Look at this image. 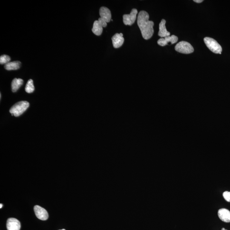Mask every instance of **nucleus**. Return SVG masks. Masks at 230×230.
I'll return each mask as SVG.
<instances>
[{
  "instance_id": "obj_1",
  "label": "nucleus",
  "mask_w": 230,
  "mask_h": 230,
  "mask_svg": "<svg viewBox=\"0 0 230 230\" xmlns=\"http://www.w3.org/2000/svg\"><path fill=\"white\" fill-rule=\"evenodd\" d=\"M149 15L145 11H141L137 18V24L140 29L143 38L145 39H149L154 33L153 27L154 22L149 21Z\"/></svg>"
},
{
  "instance_id": "obj_2",
  "label": "nucleus",
  "mask_w": 230,
  "mask_h": 230,
  "mask_svg": "<svg viewBox=\"0 0 230 230\" xmlns=\"http://www.w3.org/2000/svg\"><path fill=\"white\" fill-rule=\"evenodd\" d=\"M30 104L27 101H21L15 104L10 110V112L14 117H18L27 110Z\"/></svg>"
},
{
  "instance_id": "obj_3",
  "label": "nucleus",
  "mask_w": 230,
  "mask_h": 230,
  "mask_svg": "<svg viewBox=\"0 0 230 230\" xmlns=\"http://www.w3.org/2000/svg\"><path fill=\"white\" fill-rule=\"evenodd\" d=\"M204 41L206 46L212 52L216 54H221L222 47L216 40L212 38L205 37L204 38Z\"/></svg>"
},
{
  "instance_id": "obj_4",
  "label": "nucleus",
  "mask_w": 230,
  "mask_h": 230,
  "mask_svg": "<svg viewBox=\"0 0 230 230\" xmlns=\"http://www.w3.org/2000/svg\"><path fill=\"white\" fill-rule=\"evenodd\" d=\"M175 49L177 52L183 54H190L194 51L192 46L185 41H182L177 43L175 47Z\"/></svg>"
},
{
  "instance_id": "obj_5",
  "label": "nucleus",
  "mask_w": 230,
  "mask_h": 230,
  "mask_svg": "<svg viewBox=\"0 0 230 230\" xmlns=\"http://www.w3.org/2000/svg\"><path fill=\"white\" fill-rule=\"evenodd\" d=\"M138 10L136 9H133L129 14H125L123 16L124 23L126 25L131 26L134 23L137 19Z\"/></svg>"
},
{
  "instance_id": "obj_6",
  "label": "nucleus",
  "mask_w": 230,
  "mask_h": 230,
  "mask_svg": "<svg viewBox=\"0 0 230 230\" xmlns=\"http://www.w3.org/2000/svg\"><path fill=\"white\" fill-rule=\"evenodd\" d=\"M35 213L37 217L42 220H46L49 217L48 214L45 209L40 207L39 205H36L34 207Z\"/></svg>"
},
{
  "instance_id": "obj_7",
  "label": "nucleus",
  "mask_w": 230,
  "mask_h": 230,
  "mask_svg": "<svg viewBox=\"0 0 230 230\" xmlns=\"http://www.w3.org/2000/svg\"><path fill=\"white\" fill-rule=\"evenodd\" d=\"M178 41V38L175 35L166 37L165 38H161L157 41V43L161 46L164 47L168 45V43H170L171 44L176 43Z\"/></svg>"
},
{
  "instance_id": "obj_8",
  "label": "nucleus",
  "mask_w": 230,
  "mask_h": 230,
  "mask_svg": "<svg viewBox=\"0 0 230 230\" xmlns=\"http://www.w3.org/2000/svg\"><path fill=\"white\" fill-rule=\"evenodd\" d=\"M6 228L7 230H20L21 228V223L16 219L10 218L7 220Z\"/></svg>"
},
{
  "instance_id": "obj_9",
  "label": "nucleus",
  "mask_w": 230,
  "mask_h": 230,
  "mask_svg": "<svg viewBox=\"0 0 230 230\" xmlns=\"http://www.w3.org/2000/svg\"><path fill=\"white\" fill-rule=\"evenodd\" d=\"M99 14L101 18L106 23H109L111 20V13L110 10L108 8L102 6L99 10Z\"/></svg>"
},
{
  "instance_id": "obj_10",
  "label": "nucleus",
  "mask_w": 230,
  "mask_h": 230,
  "mask_svg": "<svg viewBox=\"0 0 230 230\" xmlns=\"http://www.w3.org/2000/svg\"><path fill=\"white\" fill-rule=\"evenodd\" d=\"M123 35L121 33H116L112 38L113 45L115 48H118L122 45L125 40Z\"/></svg>"
},
{
  "instance_id": "obj_11",
  "label": "nucleus",
  "mask_w": 230,
  "mask_h": 230,
  "mask_svg": "<svg viewBox=\"0 0 230 230\" xmlns=\"http://www.w3.org/2000/svg\"><path fill=\"white\" fill-rule=\"evenodd\" d=\"M218 215L221 220L225 223L230 222V212L225 208H221L218 212Z\"/></svg>"
},
{
  "instance_id": "obj_12",
  "label": "nucleus",
  "mask_w": 230,
  "mask_h": 230,
  "mask_svg": "<svg viewBox=\"0 0 230 230\" xmlns=\"http://www.w3.org/2000/svg\"><path fill=\"white\" fill-rule=\"evenodd\" d=\"M166 23V20L163 19L159 24V32H158V35L162 38L169 36L170 34V32L167 31Z\"/></svg>"
},
{
  "instance_id": "obj_13",
  "label": "nucleus",
  "mask_w": 230,
  "mask_h": 230,
  "mask_svg": "<svg viewBox=\"0 0 230 230\" xmlns=\"http://www.w3.org/2000/svg\"><path fill=\"white\" fill-rule=\"evenodd\" d=\"M92 31L94 34L98 35V36H99L102 34L103 27L98 20V21H95L94 22Z\"/></svg>"
},
{
  "instance_id": "obj_14",
  "label": "nucleus",
  "mask_w": 230,
  "mask_h": 230,
  "mask_svg": "<svg viewBox=\"0 0 230 230\" xmlns=\"http://www.w3.org/2000/svg\"><path fill=\"white\" fill-rule=\"evenodd\" d=\"M21 66V62L19 61H14L10 62L5 65L4 68L7 70H17L19 69Z\"/></svg>"
},
{
  "instance_id": "obj_15",
  "label": "nucleus",
  "mask_w": 230,
  "mask_h": 230,
  "mask_svg": "<svg viewBox=\"0 0 230 230\" xmlns=\"http://www.w3.org/2000/svg\"><path fill=\"white\" fill-rule=\"evenodd\" d=\"M23 84V80L21 79L15 78L13 80L11 84L12 90L13 92H15L18 90Z\"/></svg>"
},
{
  "instance_id": "obj_16",
  "label": "nucleus",
  "mask_w": 230,
  "mask_h": 230,
  "mask_svg": "<svg viewBox=\"0 0 230 230\" xmlns=\"http://www.w3.org/2000/svg\"><path fill=\"white\" fill-rule=\"evenodd\" d=\"M26 92L28 93H31L33 92L35 90L34 85H33V80L30 79L27 81L25 87Z\"/></svg>"
},
{
  "instance_id": "obj_17",
  "label": "nucleus",
  "mask_w": 230,
  "mask_h": 230,
  "mask_svg": "<svg viewBox=\"0 0 230 230\" xmlns=\"http://www.w3.org/2000/svg\"><path fill=\"white\" fill-rule=\"evenodd\" d=\"M10 58L9 56L6 55H1L0 57V64H1L5 65L10 62Z\"/></svg>"
},
{
  "instance_id": "obj_18",
  "label": "nucleus",
  "mask_w": 230,
  "mask_h": 230,
  "mask_svg": "<svg viewBox=\"0 0 230 230\" xmlns=\"http://www.w3.org/2000/svg\"><path fill=\"white\" fill-rule=\"evenodd\" d=\"M223 196L227 201L230 202V192L227 191L224 192L223 194Z\"/></svg>"
},
{
  "instance_id": "obj_19",
  "label": "nucleus",
  "mask_w": 230,
  "mask_h": 230,
  "mask_svg": "<svg viewBox=\"0 0 230 230\" xmlns=\"http://www.w3.org/2000/svg\"><path fill=\"white\" fill-rule=\"evenodd\" d=\"M98 21H99V22L101 23V25H102L103 27H106V26H107V23H106V22H105V21H104L102 19H101V18H99V20H98Z\"/></svg>"
},
{
  "instance_id": "obj_20",
  "label": "nucleus",
  "mask_w": 230,
  "mask_h": 230,
  "mask_svg": "<svg viewBox=\"0 0 230 230\" xmlns=\"http://www.w3.org/2000/svg\"><path fill=\"white\" fill-rule=\"evenodd\" d=\"M194 2H196L197 3H201L203 2V0H194Z\"/></svg>"
},
{
  "instance_id": "obj_21",
  "label": "nucleus",
  "mask_w": 230,
  "mask_h": 230,
  "mask_svg": "<svg viewBox=\"0 0 230 230\" xmlns=\"http://www.w3.org/2000/svg\"><path fill=\"white\" fill-rule=\"evenodd\" d=\"M0 205H1V206H0V208H2V207H3V205H2V204H1Z\"/></svg>"
},
{
  "instance_id": "obj_22",
  "label": "nucleus",
  "mask_w": 230,
  "mask_h": 230,
  "mask_svg": "<svg viewBox=\"0 0 230 230\" xmlns=\"http://www.w3.org/2000/svg\"><path fill=\"white\" fill-rule=\"evenodd\" d=\"M222 230H227L225 229L224 228H223L222 229Z\"/></svg>"
},
{
  "instance_id": "obj_23",
  "label": "nucleus",
  "mask_w": 230,
  "mask_h": 230,
  "mask_svg": "<svg viewBox=\"0 0 230 230\" xmlns=\"http://www.w3.org/2000/svg\"><path fill=\"white\" fill-rule=\"evenodd\" d=\"M65 230V229H62V230Z\"/></svg>"
}]
</instances>
